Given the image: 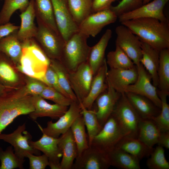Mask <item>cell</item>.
I'll list each match as a JSON object with an SVG mask.
<instances>
[{
    "instance_id": "1",
    "label": "cell",
    "mask_w": 169,
    "mask_h": 169,
    "mask_svg": "<svg viewBox=\"0 0 169 169\" xmlns=\"http://www.w3.org/2000/svg\"><path fill=\"white\" fill-rule=\"evenodd\" d=\"M121 23L142 42L159 51L169 48V21H162L152 18H140L123 21Z\"/></svg>"
},
{
    "instance_id": "2",
    "label": "cell",
    "mask_w": 169,
    "mask_h": 169,
    "mask_svg": "<svg viewBox=\"0 0 169 169\" xmlns=\"http://www.w3.org/2000/svg\"><path fill=\"white\" fill-rule=\"evenodd\" d=\"M32 96L25 85L0 96V134L18 117L34 110Z\"/></svg>"
},
{
    "instance_id": "3",
    "label": "cell",
    "mask_w": 169,
    "mask_h": 169,
    "mask_svg": "<svg viewBox=\"0 0 169 169\" xmlns=\"http://www.w3.org/2000/svg\"><path fill=\"white\" fill-rule=\"evenodd\" d=\"M88 38L78 32L65 42L60 61L68 71L87 61L91 48L87 44Z\"/></svg>"
},
{
    "instance_id": "4",
    "label": "cell",
    "mask_w": 169,
    "mask_h": 169,
    "mask_svg": "<svg viewBox=\"0 0 169 169\" xmlns=\"http://www.w3.org/2000/svg\"><path fill=\"white\" fill-rule=\"evenodd\" d=\"M112 114L118 121L125 136L137 138L138 126L142 118L125 93L121 94Z\"/></svg>"
},
{
    "instance_id": "5",
    "label": "cell",
    "mask_w": 169,
    "mask_h": 169,
    "mask_svg": "<svg viewBox=\"0 0 169 169\" xmlns=\"http://www.w3.org/2000/svg\"><path fill=\"white\" fill-rule=\"evenodd\" d=\"M37 31L34 38L50 59L60 60L65 41L59 34L36 17Z\"/></svg>"
},
{
    "instance_id": "6",
    "label": "cell",
    "mask_w": 169,
    "mask_h": 169,
    "mask_svg": "<svg viewBox=\"0 0 169 169\" xmlns=\"http://www.w3.org/2000/svg\"><path fill=\"white\" fill-rule=\"evenodd\" d=\"M125 135L118 121L112 114L94 138L91 145L107 153Z\"/></svg>"
},
{
    "instance_id": "7",
    "label": "cell",
    "mask_w": 169,
    "mask_h": 169,
    "mask_svg": "<svg viewBox=\"0 0 169 169\" xmlns=\"http://www.w3.org/2000/svg\"><path fill=\"white\" fill-rule=\"evenodd\" d=\"M26 129V123H24L19 125L11 133L0 134V140L9 143L13 146L17 156L23 160L29 153L37 155H40V151L33 148L29 144L32 136Z\"/></svg>"
},
{
    "instance_id": "8",
    "label": "cell",
    "mask_w": 169,
    "mask_h": 169,
    "mask_svg": "<svg viewBox=\"0 0 169 169\" xmlns=\"http://www.w3.org/2000/svg\"><path fill=\"white\" fill-rule=\"evenodd\" d=\"M115 45H118L137 66L142 57L141 41L139 38L124 25L115 28Z\"/></svg>"
},
{
    "instance_id": "9",
    "label": "cell",
    "mask_w": 169,
    "mask_h": 169,
    "mask_svg": "<svg viewBox=\"0 0 169 169\" xmlns=\"http://www.w3.org/2000/svg\"><path fill=\"white\" fill-rule=\"evenodd\" d=\"M50 0L58 30L65 42L78 32V25L70 13L68 0Z\"/></svg>"
},
{
    "instance_id": "10",
    "label": "cell",
    "mask_w": 169,
    "mask_h": 169,
    "mask_svg": "<svg viewBox=\"0 0 169 169\" xmlns=\"http://www.w3.org/2000/svg\"><path fill=\"white\" fill-rule=\"evenodd\" d=\"M65 113L53 122L52 120L47 123V126L42 128L38 124V126L42 133L53 137L58 138L70 128L75 119L82 115L81 108L78 101H73Z\"/></svg>"
},
{
    "instance_id": "11",
    "label": "cell",
    "mask_w": 169,
    "mask_h": 169,
    "mask_svg": "<svg viewBox=\"0 0 169 169\" xmlns=\"http://www.w3.org/2000/svg\"><path fill=\"white\" fill-rule=\"evenodd\" d=\"M118 17L110 9L92 13L78 25V32L95 37L105 26L115 23Z\"/></svg>"
},
{
    "instance_id": "12",
    "label": "cell",
    "mask_w": 169,
    "mask_h": 169,
    "mask_svg": "<svg viewBox=\"0 0 169 169\" xmlns=\"http://www.w3.org/2000/svg\"><path fill=\"white\" fill-rule=\"evenodd\" d=\"M137 66L138 75L136 81L125 87L123 90V93L132 92L146 97L161 109V100L158 95L156 87L151 82L150 75L141 64Z\"/></svg>"
},
{
    "instance_id": "13",
    "label": "cell",
    "mask_w": 169,
    "mask_h": 169,
    "mask_svg": "<svg viewBox=\"0 0 169 169\" xmlns=\"http://www.w3.org/2000/svg\"><path fill=\"white\" fill-rule=\"evenodd\" d=\"M94 76L87 62L80 65L74 71H68L70 86L79 103L87 96Z\"/></svg>"
},
{
    "instance_id": "14",
    "label": "cell",
    "mask_w": 169,
    "mask_h": 169,
    "mask_svg": "<svg viewBox=\"0 0 169 169\" xmlns=\"http://www.w3.org/2000/svg\"><path fill=\"white\" fill-rule=\"evenodd\" d=\"M110 166L107 153L91 146L77 156L72 169H107Z\"/></svg>"
},
{
    "instance_id": "15",
    "label": "cell",
    "mask_w": 169,
    "mask_h": 169,
    "mask_svg": "<svg viewBox=\"0 0 169 169\" xmlns=\"http://www.w3.org/2000/svg\"><path fill=\"white\" fill-rule=\"evenodd\" d=\"M0 84L12 90L19 89L25 85V75L19 71L12 61L1 52Z\"/></svg>"
},
{
    "instance_id": "16",
    "label": "cell",
    "mask_w": 169,
    "mask_h": 169,
    "mask_svg": "<svg viewBox=\"0 0 169 169\" xmlns=\"http://www.w3.org/2000/svg\"><path fill=\"white\" fill-rule=\"evenodd\" d=\"M169 0H154L135 10L123 14L118 18L120 23L140 18H152L162 21H168V20L164 14L163 10Z\"/></svg>"
},
{
    "instance_id": "17",
    "label": "cell",
    "mask_w": 169,
    "mask_h": 169,
    "mask_svg": "<svg viewBox=\"0 0 169 169\" xmlns=\"http://www.w3.org/2000/svg\"><path fill=\"white\" fill-rule=\"evenodd\" d=\"M107 89L95 100L97 110H95L100 125L102 127L112 114L121 94L117 91L107 80Z\"/></svg>"
},
{
    "instance_id": "18",
    "label": "cell",
    "mask_w": 169,
    "mask_h": 169,
    "mask_svg": "<svg viewBox=\"0 0 169 169\" xmlns=\"http://www.w3.org/2000/svg\"><path fill=\"white\" fill-rule=\"evenodd\" d=\"M38 140H29V144L33 148L41 151L48 157L51 169H60V160L62 152L58 146L59 138L48 136L44 133Z\"/></svg>"
},
{
    "instance_id": "19",
    "label": "cell",
    "mask_w": 169,
    "mask_h": 169,
    "mask_svg": "<svg viewBox=\"0 0 169 169\" xmlns=\"http://www.w3.org/2000/svg\"><path fill=\"white\" fill-rule=\"evenodd\" d=\"M34 110L28 114L29 117L35 121L39 117H48L58 119L68 110V106L48 103L39 95H32Z\"/></svg>"
},
{
    "instance_id": "20",
    "label": "cell",
    "mask_w": 169,
    "mask_h": 169,
    "mask_svg": "<svg viewBox=\"0 0 169 169\" xmlns=\"http://www.w3.org/2000/svg\"><path fill=\"white\" fill-rule=\"evenodd\" d=\"M107 65L105 58L102 65L93 76L87 96L79 103L81 108H84L88 110L92 109L97 98L107 89Z\"/></svg>"
},
{
    "instance_id": "21",
    "label": "cell",
    "mask_w": 169,
    "mask_h": 169,
    "mask_svg": "<svg viewBox=\"0 0 169 169\" xmlns=\"http://www.w3.org/2000/svg\"><path fill=\"white\" fill-rule=\"evenodd\" d=\"M138 75L137 66L135 65L127 69H110L106 80L117 91L122 93L125 87L135 82Z\"/></svg>"
},
{
    "instance_id": "22",
    "label": "cell",
    "mask_w": 169,
    "mask_h": 169,
    "mask_svg": "<svg viewBox=\"0 0 169 169\" xmlns=\"http://www.w3.org/2000/svg\"><path fill=\"white\" fill-rule=\"evenodd\" d=\"M49 66L41 62L26 47H22V55L20 64L16 67L24 75L36 78L43 82L46 71Z\"/></svg>"
},
{
    "instance_id": "23",
    "label": "cell",
    "mask_w": 169,
    "mask_h": 169,
    "mask_svg": "<svg viewBox=\"0 0 169 169\" xmlns=\"http://www.w3.org/2000/svg\"><path fill=\"white\" fill-rule=\"evenodd\" d=\"M20 26L17 32L19 41L24 42L34 38L37 31V27L34 23L36 14L34 0H30L26 9L20 15Z\"/></svg>"
},
{
    "instance_id": "24",
    "label": "cell",
    "mask_w": 169,
    "mask_h": 169,
    "mask_svg": "<svg viewBox=\"0 0 169 169\" xmlns=\"http://www.w3.org/2000/svg\"><path fill=\"white\" fill-rule=\"evenodd\" d=\"M58 146L62 154L60 162V169H72L78 153L77 146L70 129L59 137Z\"/></svg>"
},
{
    "instance_id": "25",
    "label": "cell",
    "mask_w": 169,
    "mask_h": 169,
    "mask_svg": "<svg viewBox=\"0 0 169 169\" xmlns=\"http://www.w3.org/2000/svg\"><path fill=\"white\" fill-rule=\"evenodd\" d=\"M141 49L142 55L140 63L150 75L153 84L157 87L160 51L142 41Z\"/></svg>"
},
{
    "instance_id": "26",
    "label": "cell",
    "mask_w": 169,
    "mask_h": 169,
    "mask_svg": "<svg viewBox=\"0 0 169 169\" xmlns=\"http://www.w3.org/2000/svg\"><path fill=\"white\" fill-rule=\"evenodd\" d=\"M125 93L130 103L142 118L151 119L160 113L161 109L147 97L132 92Z\"/></svg>"
},
{
    "instance_id": "27",
    "label": "cell",
    "mask_w": 169,
    "mask_h": 169,
    "mask_svg": "<svg viewBox=\"0 0 169 169\" xmlns=\"http://www.w3.org/2000/svg\"><path fill=\"white\" fill-rule=\"evenodd\" d=\"M112 35V30L110 29H107L98 42L94 46L91 47L87 62L94 75L105 59V50Z\"/></svg>"
},
{
    "instance_id": "28",
    "label": "cell",
    "mask_w": 169,
    "mask_h": 169,
    "mask_svg": "<svg viewBox=\"0 0 169 169\" xmlns=\"http://www.w3.org/2000/svg\"><path fill=\"white\" fill-rule=\"evenodd\" d=\"M18 30L0 40V52L7 56L16 66L20 64L22 55V43L17 36Z\"/></svg>"
},
{
    "instance_id": "29",
    "label": "cell",
    "mask_w": 169,
    "mask_h": 169,
    "mask_svg": "<svg viewBox=\"0 0 169 169\" xmlns=\"http://www.w3.org/2000/svg\"><path fill=\"white\" fill-rule=\"evenodd\" d=\"M110 166L121 169H140V160L116 147L107 152Z\"/></svg>"
},
{
    "instance_id": "30",
    "label": "cell",
    "mask_w": 169,
    "mask_h": 169,
    "mask_svg": "<svg viewBox=\"0 0 169 169\" xmlns=\"http://www.w3.org/2000/svg\"><path fill=\"white\" fill-rule=\"evenodd\" d=\"M161 132L152 120L141 118L138 126L137 138L148 147L153 148L157 144Z\"/></svg>"
},
{
    "instance_id": "31",
    "label": "cell",
    "mask_w": 169,
    "mask_h": 169,
    "mask_svg": "<svg viewBox=\"0 0 169 169\" xmlns=\"http://www.w3.org/2000/svg\"><path fill=\"white\" fill-rule=\"evenodd\" d=\"M115 147L136 157L140 160L150 156L153 148H151L138 138L125 136Z\"/></svg>"
},
{
    "instance_id": "32",
    "label": "cell",
    "mask_w": 169,
    "mask_h": 169,
    "mask_svg": "<svg viewBox=\"0 0 169 169\" xmlns=\"http://www.w3.org/2000/svg\"><path fill=\"white\" fill-rule=\"evenodd\" d=\"M34 2L36 17L60 35L55 20L51 0H34Z\"/></svg>"
},
{
    "instance_id": "33",
    "label": "cell",
    "mask_w": 169,
    "mask_h": 169,
    "mask_svg": "<svg viewBox=\"0 0 169 169\" xmlns=\"http://www.w3.org/2000/svg\"><path fill=\"white\" fill-rule=\"evenodd\" d=\"M158 70V90L169 94V48L160 51Z\"/></svg>"
},
{
    "instance_id": "34",
    "label": "cell",
    "mask_w": 169,
    "mask_h": 169,
    "mask_svg": "<svg viewBox=\"0 0 169 169\" xmlns=\"http://www.w3.org/2000/svg\"><path fill=\"white\" fill-rule=\"evenodd\" d=\"M93 0H68L69 10L72 18L78 25L92 13Z\"/></svg>"
},
{
    "instance_id": "35",
    "label": "cell",
    "mask_w": 169,
    "mask_h": 169,
    "mask_svg": "<svg viewBox=\"0 0 169 169\" xmlns=\"http://www.w3.org/2000/svg\"><path fill=\"white\" fill-rule=\"evenodd\" d=\"M70 129L77 146L78 156H79L89 147L85 126L82 115L75 119Z\"/></svg>"
},
{
    "instance_id": "36",
    "label": "cell",
    "mask_w": 169,
    "mask_h": 169,
    "mask_svg": "<svg viewBox=\"0 0 169 169\" xmlns=\"http://www.w3.org/2000/svg\"><path fill=\"white\" fill-rule=\"evenodd\" d=\"M50 65L55 72L61 88L72 101H78L70 86L68 78V71L66 68L60 61L50 59Z\"/></svg>"
},
{
    "instance_id": "37",
    "label": "cell",
    "mask_w": 169,
    "mask_h": 169,
    "mask_svg": "<svg viewBox=\"0 0 169 169\" xmlns=\"http://www.w3.org/2000/svg\"><path fill=\"white\" fill-rule=\"evenodd\" d=\"M106 60L110 69H127L135 65L130 58L116 45L115 49L108 53Z\"/></svg>"
},
{
    "instance_id": "38",
    "label": "cell",
    "mask_w": 169,
    "mask_h": 169,
    "mask_svg": "<svg viewBox=\"0 0 169 169\" xmlns=\"http://www.w3.org/2000/svg\"><path fill=\"white\" fill-rule=\"evenodd\" d=\"M81 114L88 132L89 146L91 145L93 140L101 130L102 126L97 119L95 110L81 108Z\"/></svg>"
},
{
    "instance_id": "39",
    "label": "cell",
    "mask_w": 169,
    "mask_h": 169,
    "mask_svg": "<svg viewBox=\"0 0 169 169\" xmlns=\"http://www.w3.org/2000/svg\"><path fill=\"white\" fill-rule=\"evenodd\" d=\"M29 0H5L0 11V25L9 22L13 13L17 10L22 12L28 7Z\"/></svg>"
},
{
    "instance_id": "40",
    "label": "cell",
    "mask_w": 169,
    "mask_h": 169,
    "mask_svg": "<svg viewBox=\"0 0 169 169\" xmlns=\"http://www.w3.org/2000/svg\"><path fill=\"white\" fill-rule=\"evenodd\" d=\"M25 160L17 156L11 145L8 146L4 151L0 147V169H23Z\"/></svg>"
},
{
    "instance_id": "41",
    "label": "cell",
    "mask_w": 169,
    "mask_h": 169,
    "mask_svg": "<svg viewBox=\"0 0 169 169\" xmlns=\"http://www.w3.org/2000/svg\"><path fill=\"white\" fill-rule=\"evenodd\" d=\"M158 95L161 99V111L157 116L152 117V120L161 132L169 131V105L167 101L169 94L157 90Z\"/></svg>"
},
{
    "instance_id": "42",
    "label": "cell",
    "mask_w": 169,
    "mask_h": 169,
    "mask_svg": "<svg viewBox=\"0 0 169 169\" xmlns=\"http://www.w3.org/2000/svg\"><path fill=\"white\" fill-rule=\"evenodd\" d=\"M146 161L150 169H169V162L166 159L163 147L158 146L153 148Z\"/></svg>"
},
{
    "instance_id": "43",
    "label": "cell",
    "mask_w": 169,
    "mask_h": 169,
    "mask_svg": "<svg viewBox=\"0 0 169 169\" xmlns=\"http://www.w3.org/2000/svg\"><path fill=\"white\" fill-rule=\"evenodd\" d=\"M44 99L50 100L55 104L68 106L73 101L53 88L47 86L40 95Z\"/></svg>"
},
{
    "instance_id": "44",
    "label": "cell",
    "mask_w": 169,
    "mask_h": 169,
    "mask_svg": "<svg viewBox=\"0 0 169 169\" xmlns=\"http://www.w3.org/2000/svg\"><path fill=\"white\" fill-rule=\"evenodd\" d=\"M143 0H121L115 6H111L110 9L117 16L131 11L143 5Z\"/></svg>"
},
{
    "instance_id": "45",
    "label": "cell",
    "mask_w": 169,
    "mask_h": 169,
    "mask_svg": "<svg viewBox=\"0 0 169 169\" xmlns=\"http://www.w3.org/2000/svg\"><path fill=\"white\" fill-rule=\"evenodd\" d=\"M26 91L32 95H40L47 85L43 82L36 78L25 75Z\"/></svg>"
},
{
    "instance_id": "46",
    "label": "cell",
    "mask_w": 169,
    "mask_h": 169,
    "mask_svg": "<svg viewBox=\"0 0 169 169\" xmlns=\"http://www.w3.org/2000/svg\"><path fill=\"white\" fill-rule=\"evenodd\" d=\"M43 82L47 86L53 88L64 96L69 98L68 94L61 87L57 75L50 65L47 69Z\"/></svg>"
},
{
    "instance_id": "47",
    "label": "cell",
    "mask_w": 169,
    "mask_h": 169,
    "mask_svg": "<svg viewBox=\"0 0 169 169\" xmlns=\"http://www.w3.org/2000/svg\"><path fill=\"white\" fill-rule=\"evenodd\" d=\"M26 158L29 160L30 169H45L49 165V159L44 154L37 155L29 153Z\"/></svg>"
},
{
    "instance_id": "48",
    "label": "cell",
    "mask_w": 169,
    "mask_h": 169,
    "mask_svg": "<svg viewBox=\"0 0 169 169\" xmlns=\"http://www.w3.org/2000/svg\"><path fill=\"white\" fill-rule=\"evenodd\" d=\"M118 0H93L92 13L110 9L112 3Z\"/></svg>"
},
{
    "instance_id": "49",
    "label": "cell",
    "mask_w": 169,
    "mask_h": 169,
    "mask_svg": "<svg viewBox=\"0 0 169 169\" xmlns=\"http://www.w3.org/2000/svg\"><path fill=\"white\" fill-rule=\"evenodd\" d=\"M19 26L8 22L0 25V40L8 35L14 31L18 30Z\"/></svg>"
},
{
    "instance_id": "50",
    "label": "cell",
    "mask_w": 169,
    "mask_h": 169,
    "mask_svg": "<svg viewBox=\"0 0 169 169\" xmlns=\"http://www.w3.org/2000/svg\"><path fill=\"white\" fill-rule=\"evenodd\" d=\"M158 146L169 148V131L161 132L157 144Z\"/></svg>"
},
{
    "instance_id": "51",
    "label": "cell",
    "mask_w": 169,
    "mask_h": 169,
    "mask_svg": "<svg viewBox=\"0 0 169 169\" xmlns=\"http://www.w3.org/2000/svg\"><path fill=\"white\" fill-rule=\"evenodd\" d=\"M14 90L8 89L0 84V96H1L9 91Z\"/></svg>"
},
{
    "instance_id": "52",
    "label": "cell",
    "mask_w": 169,
    "mask_h": 169,
    "mask_svg": "<svg viewBox=\"0 0 169 169\" xmlns=\"http://www.w3.org/2000/svg\"><path fill=\"white\" fill-rule=\"evenodd\" d=\"M152 0H143V5L146 4L151 2Z\"/></svg>"
}]
</instances>
